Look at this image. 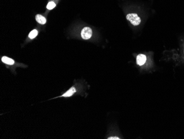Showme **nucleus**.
Wrapping results in <instances>:
<instances>
[{"instance_id":"obj_5","label":"nucleus","mask_w":184,"mask_h":139,"mask_svg":"<svg viewBox=\"0 0 184 139\" xmlns=\"http://www.w3.org/2000/svg\"><path fill=\"white\" fill-rule=\"evenodd\" d=\"M76 89L75 87H72L68 91H66L61 96L62 97H70L74 93H76Z\"/></svg>"},{"instance_id":"obj_7","label":"nucleus","mask_w":184,"mask_h":139,"mask_svg":"<svg viewBox=\"0 0 184 139\" xmlns=\"http://www.w3.org/2000/svg\"><path fill=\"white\" fill-rule=\"evenodd\" d=\"M37 35H38V31L36 29H34L29 34V37L30 39L34 38L35 37H36Z\"/></svg>"},{"instance_id":"obj_3","label":"nucleus","mask_w":184,"mask_h":139,"mask_svg":"<svg viewBox=\"0 0 184 139\" xmlns=\"http://www.w3.org/2000/svg\"><path fill=\"white\" fill-rule=\"evenodd\" d=\"M146 56L143 54H138L136 57V63L138 65L140 66L145 64V63L146 62Z\"/></svg>"},{"instance_id":"obj_8","label":"nucleus","mask_w":184,"mask_h":139,"mask_svg":"<svg viewBox=\"0 0 184 139\" xmlns=\"http://www.w3.org/2000/svg\"><path fill=\"white\" fill-rule=\"evenodd\" d=\"M55 6H56V4L54 2H50L47 4V7L48 10H52Z\"/></svg>"},{"instance_id":"obj_4","label":"nucleus","mask_w":184,"mask_h":139,"mask_svg":"<svg viewBox=\"0 0 184 139\" xmlns=\"http://www.w3.org/2000/svg\"><path fill=\"white\" fill-rule=\"evenodd\" d=\"M35 19L36 21L38 22L39 24H46L47 22V19H46L40 14H37L35 16Z\"/></svg>"},{"instance_id":"obj_2","label":"nucleus","mask_w":184,"mask_h":139,"mask_svg":"<svg viewBox=\"0 0 184 139\" xmlns=\"http://www.w3.org/2000/svg\"><path fill=\"white\" fill-rule=\"evenodd\" d=\"M92 36V30L90 27H85L82 29L81 32V37L82 38L87 40L90 38Z\"/></svg>"},{"instance_id":"obj_1","label":"nucleus","mask_w":184,"mask_h":139,"mask_svg":"<svg viewBox=\"0 0 184 139\" xmlns=\"http://www.w3.org/2000/svg\"><path fill=\"white\" fill-rule=\"evenodd\" d=\"M126 19L129 21L133 26H138L140 24L141 19L136 14H130L126 16Z\"/></svg>"},{"instance_id":"obj_6","label":"nucleus","mask_w":184,"mask_h":139,"mask_svg":"<svg viewBox=\"0 0 184 139\" xmlns=\"http://www.w3.org/2000/svg\"><path fill=\"white\" fill-rule=\"evenodd\" d=\"M2 61L5 63V64H7L8 65H13L14 63V61L13 59H11L10 58L5 57V56L2 58Z\"/></svg>"},{"instance_id":"obj_9","label":"nucleus","mask_w":184,"mask_h":139,"mask_svg":"<svg viewBox=\"0 0 184 139\" xmlns=\"http://www.w3.org/2000/svg\"><path fill=\"white\" fill-rule=\"evenodd\" d=\"M108 139H119L120 138H118V137H110V138H108Z\"/></svg>"}]
</instances>
